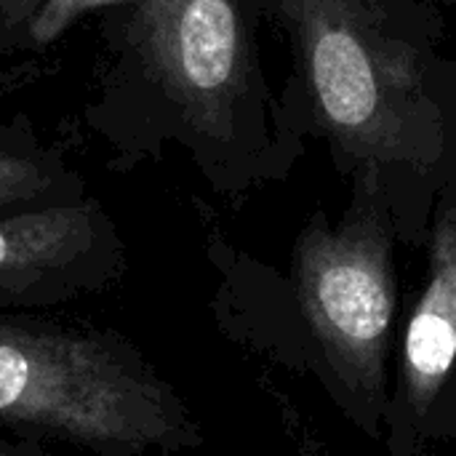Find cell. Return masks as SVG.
Returning <instances> with one entry per match:
<instances>
[{"label": "cell", "mask_w": 456, "mask_h": 456, "mask_svg": "<svg viewBox=\"0 0 456 456\" xmlns=\"http://www.w3.org/2000/svg\"><path fill=\"white\" fill-rule=\"evenodd\" d=\"M0 430L96 456L203 444L184 398L128 337L45 318H0Z\"/></svg>", "instance_id": "6da1fadb"}, {"label": "cell", "mask_w": 456, "mask_h": 456, "mask_svg": "<svg viewBox=\"0 0 456 456\" xmlns=\"http://www.w3.org/2000/svg\"><path fill=\"white\" fill-rule=\"evenodd\" d=\"M334 144L371 166L428 163L436 115L422 56L377 0H275ZM438 152V150H436Z\"/></svg>", "instance_id": "7a4b0ae2"}, {"label": "cell", "mask_w": 456, "mask_h": 456, "mask_svg": "<svg viewBox=\"0 0 456 456\" xmlns=\"http://www.w3.org/2000/svg\"><path fill=\"white\" fill-rule=\"evenodd\" d=\"M345 219L315 216L294 246V294L350 419L382 438L390 401L398 281L379 182H358Z\"/></svg>", "instance_id": "3957f363"}, {"label": "cell", "mask_w": 456, "mask_h": 456, "mask_svg": "<svg viewBox=\"0 0 456 456\" xmlns=\"http://www.w3.org/2000/svg\"><path fill=\"white\" fill-rule=\"evenodd\" d=\"M131 37L147 72L198 131L230 134L248 75L235 0H136Z\"/></svg>", "instance_id": "277c9868"}, {"label": "cell", "mask_w": 456, "mask_h": 456, "mask_svg": "<svg viewBox=\"0 0 456 456\" xmlns=\"http://www.w3.org/2000/svg\"><path fill=\"white\" fill-rule=\"evenodd\" d=\"M382 438L390 456H428L456 441V200L430 232L425 289L401 337Z\"/></svg>", "instance_id": "5b68a950"}, {"label": "cell", "mask_w": 456, "mask_h": 456, "mask_svg": "<svg viewBox=\"0 0 456 456\" xmlns=\"http://www.w3.org/2000/svg\"><path fill=\"white\" fill-rule=\"evenodd\" d=\"M123 267V243L96 200L0 216V307H51L104 291Z\"/></svg>", "instance_id": "8992f818"}, {"label": "cell", "mask_w": 456, "mask_h": 456, "mask_svg": "<svg viewBox=\"0 0 456 456\" xmlns=\"http://www.w3.org/2000/svg\"><path fill=\"white\" fill-rule=\"evenodd\" d=\"M83 200L80 182L59 158L35 147L0 144V214Z\"/></svg>", "instance_id": "52a82bcc"}, {"label": "cell", "mask_w": 456, "mask_h": 456, "mask_svg": "<svg viewBox=\"0 0 456 456\" xmlns=\"http://www.w3.org/2000/svg\"><path fill=\"white\" fill-rule=\"evenodd\" d=\"M102 3H112V0H45L43 8L35 16L32 29H29V43H37V45L51 43L83 11H88L94 5H102Z\"/></svg>", "instance_id": "ba28073f"}, {"label": "cell", "mask_w": 456, "mask_h": 456, "mask_svg": "<svg viewBox=\"0 0 456 456\" xmlns=\"http://www.w3.org/2000/svg\"><path fill=\"white\" fill-rule=\"evenodd\" d=\"M45 0H0V53L27 48L29 29Z\"/></svg>", "instance_id": "9c48e42d"}, {"label": "cell", "mask_w": 456, "mask_h": 456, "mask_svg": "<svg viewBox=\"0 0 456 456\" xmlns=\"http://www.w3.org/2000/svg\"><path fill=\"white\" fill-rule=\"evenodd\" d=\"M0 456H53L27 438H5L0 433Z\"/></svg>", "instance_id": "30bf717a"}]
</instances>
